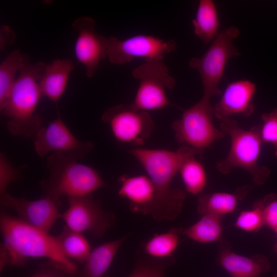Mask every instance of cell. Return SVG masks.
<instances>
[{"instance_id":"cell-15","label":"cell","mask_w":277,"mask_h":277,"mask_svg":"<svg viewBox=\"0 0 277 277\" xmlns=\"http://www.w3.org/2000/svg\"><path fill=\"white\" fill-rule=\"evenodd\" d=\"M256 90L255 84L248 80L229 84L220 100L213 106L214 116L222 122L233 115H251L255 110L252 100Z\"/></svg>"},{"instance_id":"cell-19","label":"cell","mask_w":277,"mask_h":277,"mask_svg":"<svg viewBox=\"0 0 277 277\" xmlns=\"http://www.w3.org/2000/svg\"><path fill=\"white\" fill-rule=\"evenodd\" d=\"M125 237L109 241L95 247L80 269L68 274L67 277H110L104 276Z\"/></svg>"},{"instance_id":"cell-25","label":"cell","mask_w":277,"mask_h":277,"mask_svg":"<svg viewBox=\"0 0 277 277\" xmlns=\"http://www.w3.org/2000/svg\"><path fill=\"white\" fill-rule=\"evenodd\" d=\"M179 173L187 192L197 195L205 189L207 181L206 171L195 155L188 157L184 162Z\"/></svg>"},{"instance_id":"cell-30","label":"cell","mask_w":277,"mask_h":277,"mask_svg":"<svg viewBox=\"0 0 277 277\" xmlns=\"http://www.w3.org/2000/svg\"><path fill=\"white\" fill-rule=\"evenodd\" d=\"M257 202L262 211L264 225L275 232L277 230V194L270 193Z\"/></svg>"},{"instance_id":"cell-34","label":"cell","mask_w":277,"mask_h":277,"mask_svg":"<svg viewBox=\"0 0 277 277\" xmlns=\"http://www.w3.org/2000/svg\"><path fill=\"white\" fill-rule=\"evenodd\" d=\"M275 232L276 236H277V230L275 231ZM274 252L275 253V254H276V255L277 256V242H276V243L274 245Z\"/></svg>"},{"instance_id":"cell-17","label":"cell","mask_w":277,"mask_h":277,"mask_svg":"<svg viewBox=\"0 0 277 277\" xmlns=\"http://www.w3.org/2000/svg\"><path fill=\"white\" fill-rule=\"evenodd\" d=\"M217 262L232 277H259L270 268V262L264 255H240L233 252L229 243L223 240L218 245Z\"/></svg>"},{"instance_id":"cell-20","label":"cell","mask_w":277,"mask_h":277,"mask_svg":"<svg viewBox=\"0 0 277 277\" xmlns=\"http://www.w3.org/2000/svg\"><path fill=\"white\" fill-rule=\"evenodd\" d=\"M251 187L246 185L238 188L234 193L215 192L203 193L198 198L197 211L201 214H214L222 216L233 211L239 202L243 200Z\"/></svg>"},{"instance_id":"cell-28","label":"cell","mask_w":277,"mask_h":277,"mask_svg":"<svg viewBox=\"0 0 277 277\" xmlns=\"http://www.w3.org/2000/svg\"><path fill=\"white\" fill-rule=\"evenodd\" d=\"M167 259L142 260L129 277H164L165 270L171 262Z\"/></svg>"},{"instance_id":"cell-35","label":"cell","mask_w":277,"mask_h":277,"mask_svg":"<svg viewBox=\"0 0 277 277\" xmlns=\"http://www.w3.org/2000/svg\"><path fill=\"white\" fill-rule=\"evenodd\" d=\"M275 155L277 157V150H275Z\"/></svg>"},{"instance_id":"cell-1","label":"cell","mask_w":277,"mask_h":277,"mask_svg":"<svg viewBox=\"0 0 277 277\" xmlns=\"http://www.w3.org/2000/svg\"><path fill=\"white\" fill-rule=\"evenodd\" d=\"M130 153L155 186L157 200L152 217L158 222L174 220L182 210L186 194L179 188H172L171 181L184 162L199 154L184 145L175 151L137 147L131 149Z\"/></svg>"},{"instance_id":"cell-36","label":"cell","mask_w":277,"mask_h":277,"mask_svg":"<svg viewBox=\"0 0 277 277\" xmlns=\"http://www.w3.org/2000/svg\"><path fill=\"white\" fill-rule=\"evenodd\" d=\"M273 277H277V274L274 275Z\"/></svg>"},{"instance_id":"cell-23","label":"cell","mask_w":277,"mask_h":277,"mask_svg":"<svg viewBox=\"0 0 277 277\" xmlns=\"http://www.w3.org/2000/svg\"><path fill=\"white\" fill-rule=\"evenodd\" d=\"M30 61L29 56L16 50L8 55L0 64V110H3L16 80V74L21 72Z\"/></svg>"},{"instance_id":"cell-32","label":"cell","mask_w":277,"mask_h":277,"mask_svg":"<svg viewBox=\"0 0 277 277\" xmlns=\"http://www.w3.org/2000/svg\"><path fill=\"white\" fill-rule=\"evenodd\" d=\"M68 274L58 265L48 260L42 264L30 277H67Z\"/></svg>"},{"instance_id":"cell-6","label":"cell","mask_w":277,"mask_h":277,"mask_svg":"<svg viewBox=\"0 0 277 277\" xmlns=\"http://www.w3.org/2000/svg\"><path fill=\"white\" fill-rule=\"evenodd\" d=\"M239 34L240 30L235 26L223 29L202 56L193 57L190 60V67L200 74L204 90L202 97L210 100L214 96L221 94L219 85L227 63L229 59L240 54L233 43Z\"/></svg>"},{"instance_id":"cell-31","label":"cell","mask_w":277,"mask_h":277,"mask_svg":"<svg viewBox=\"0 0 277 277\" xmlns=\"http://www.w3.org/2000/svg\"><path fill=\"white\" fill-rule=\"evenodd\" d=\"M21 175L9 161L6 155L0 154V194L7 193V188L12 183L18 180Z\"/></svg>"},{"instance_id":"cell-11","label":"cell","mask_w":277,"mask_h":277,"mask_svg":"<svg viewBox=\"0 0 277 277\" xmlns=\"http://www.w3.org/2000/svg\"><path fill=\"white\" fill-rule=\"evenodd\" d=\"M68 200L69 207L62 218L70 229L101 238L113 225V214L104 210L101 202L91 194L68 197Z\"/></svg>"},{"instance_id":"cell-24","label":"cell","mask_w":277,"mask_h":277,"mask_svg":"<svg viewBox=\"0 0 277 277\" xmlns=\"http://www.w3.org/2000/svg\"><path fill=\"white\" fill-rule=\"evenodd\" d=\"M54 238L60 251L71 260L83 264L91 251L89 242L81 233L70 229L67 225Z\"/></svg>"},{"instance_id":"cell-8","label":"cell","mask_w":277,"mask_h":277,"mask_svg":"<svg viewBox=\"0 0 277 277\" xmlns=\"http://www.w3.org/2000/svg\"><path fill=\"white\" fill-rule=\"evenodd\" d=\"M131 74L139 82L130 104L134 108L148 112L171 105L166 90L174 87L175 80L163 61H144L132 70Z\"/></svg>"},{"instance_id":"cell-18","label":"cell","mask_w":277,"mask_h":277,"mask_svg":"<svg viewBox=\"0 0 277 277\" xmlns=\"http://www.w3.org/2000/svg\"><path fill=\"white\" fill-rule=\"evenodd\" d=\"M74 67L73 62L69 58L56 59L46 65L39 81L42 96L48 98L57 106L66 89L69 74Z\"/></svg>"},{"instance_id":"cell-9","label":"cell","mask_w":277,"mask_h":277,"mask_svg":"<svg viewBox=\"0 0 277 277\" xmlns=\"http://www.w3.org/2000/svg\"><path fill=\"white\" fill-rule=\"evenodd\" d=\"M176 47L174 39L165 41L151 35L136 34L123 39L112 36L107 37V58L111 63L117 65L126 64L136 58L162 61Z\"/></svg>"},{"instance_id":"cell-7","label":"cell","mask_w":277,"mask_h":277,"mask_svg":"<svg viewBox=\"0 0 277 277\" xmlns=\"http://www.w3.org/2000/svg\"><path fill=\"white\" fill-rule=\"evenodd\" d=\"M213 116L214 109L210 100L202 97L185 110L180 119L171 123L176 141L201 155L205 149L226 135L215 127Z\"/></svg>"},{"instance_id":"cell-22","label":"cell","mask_w":277,"mask_h":277,"mask_svg":"<svg viewBox=\"0 0 277 277\" xmlns=\"http://www.w3.org/2000/svg\"><path fill=\"white\" fill-rule=\"evenodd\" d=\"M222 216L205 214L195 223L184 229H175L179 234L201 243L220 241L222 239L223 227Z\"/></svg>"},{"instance_id":"cell-5","label":"cell","mask_w":277,"mask_h":277,"mask_svg":"<svg viewBox=\"0 0 277 277\" xmlns=\"http://www.w3.org/2000/svg\"><path fill=\"white\" fill-rule=\"evenodd\" d=\"M220 127L230 136L231 145L227 155L216 163L217 169L226 174L235 168H242L251 175L254 184H264L270 170L259 163L263 144L260 126L245 129L236 121L229 118L221 122Z\"/></svg>"},{"instance_id":"cell-21","label":"cell","mask_w":277,"mask_h":277,"mask_svg":"<svg viewBox=\"0 0 277 277\" xmlns=\"http://www.w3.org/2000/svg\"><path fill=\"white\" fill-rule=\"evenodd\" d=\"M194 33L202 42L211 43L219 34L220 26L217 11L211 0H200L192 20Z\"/></svg>"},{"instance_id":"cell-4","label":"cell","mask_w":277,"mask_h":277,"mask_svg":"<svg viewBox=\"0 0 277 277\" xmlns=\"http://www.w3.org/2000/svg\"><path fill=\"white\" fill-rule=\"evenodd\" d=\"M82 159L73 154L54 152L46 162L49 177L40 183L44 196L57 204L62 196L91 194L105 184L92 167L77 162Z\"/></svg>"},{"instance_id":"cell-27","label":"cell","mask_w":277,"mask_h":277,"mask_svg":"<svg viewBox=\"0 0 277 277\" xmlns=\"http://www.w3.org/2000/svg\"><path fill=\"white\" fill-rule=\"evenodd\" d=\"M234 225L243 231L249 232H257L265 226L262 211L257 201L254 203L251 209L240 212Z\"/></svg>"},{"instance_id":"cell-2","label":"cell","mask_w":277,"mask_h":277,"mask_svg":"<svg viewBox=\"0 0 277 277\" xmlns=\"http://www.w3.org/2000/svg\"><path fill=\"white\" fill-rule=\"evenodd\" d=\"M3 243L1 246V270L6 265H23L28 258H46L67 273L78 267L60 251L54 236L34 228L18 217L2 212L0 217Z\"/></svg>"},{"instance_id":"cell-33","label":"cell","mask_w":277,"mask_h":277,"mask_svg":"<svg viewBox=\"0 0 277 277\" xmlns=\"http://www.w3.org/2000/svg\"><path fill=\"white\" fill-rule=\"evenodd\" d=\"M0 35L1 50H3L6 46L12 44L16 38L14 32L8 26H3L1 27Z\"/></svg>"},{"instance_id":"cell-13","label":"cell","mask_w":277,"mask_h":277,"mask_svg":"<svg viewBox=\"0 0 277 277\" xmlns=\"http://www.w3.org/2000/svg\"><path fill=\"white\" fill-rule=\"evenodd\" d=\"M94 20L87 16L75 19L72 28L77 32L74 53L78 62L86 68V75L92 77L107 56V37L97 33Z\"/></svg>"},{"instance_id":"cell-29","label":"cell","mask_w":277,"mask_h":277,"mask_svg":"<svg viewBox=\"0 0 277 277\" xmlns=\"http://www.w3.org/2000/svg\"><path fill=\"white\" fill-rule=\"evenodd\" d=\"M260 135L263 143H269L277 150V108L261 115Z\"/></svg>"},{"instance_id":"cell-26","label":"cell","mask_w":277,"mask_h":277,"mask_svg":"<svg viewBox=\"0 0 277 277\" xmlns=\"http://www.w3.org/2000/svg\"><path fill=\"white\" fill-rule=\"evenodd\" d=\"M179 233L174 229L155 234L145 245L146 253L157 259L170 258L179 245Z\"/></svg>"},{"instance_id":"cell-10","label":"cell","mask_w":277,"mask_h":277,"mask_svg":"<svg viewBox=\"0 0 277 277\" xmlns=\"http://www.w3.org/2000/svg\"><path fill=\"white\" fill-rule=\"evenodd\" d=\"M101 120L109 125L118 142L134 146L144 144L155 127L148 112L137 110L131 104H119L107 109Z\"/></svg>"},{"instance_id":"cell-3","label":"cell","mask_w":277,"mask_h":277,"mask_svg":"<svg viewBox=\"0 0 277 277\" xmlns=\"http://www.w3.org/2000/svg\"><path fill=\"white\" fill-rule=\"evenodd\" d=\"M46 65L28 62L20 72L1 111L7 118L6 128L11 135L29 138L42 126V118L36 112L43 97L39 87Z\"/></svg>"},{"instance_id":"cell-14","label":"cell","mask_w":277,"mask_h":277,"mask_svg":"<svg viewBox=\"0 0 277 277\" xmlns=\"http://www.w3.org/2000/svg\"><path fill=\"white\" fill-rule=\"evenodd\" d=\"M3 207L11 209L21 220L38 230L48 233L55 222L62 217L57 208V203L46 196L29 200L16 197L7 192L1 195Z\"/></svg>"},{"instance_id":"cell-12","label":"cell","mask_w":277,"mask_h":277,"mask_svg":"<svg viewBox=\"0 0 277 277\" xmlns=\"http://www.w3.org/2000/svg\"><path fill=\"white\" fill-rule=\"evenodd\" d=\"M33 137L34 150L41 157L54 151L83 158L94 147L92 142L75 137L60 116L48 125L41 126Z\"/></svg>"},{"instance_id":"cell-16","label":"cell","mask_w":277,"mask_h":277,"mask_svg":"<svg viewBox=\"0 0 277 277\" xmlns=\"http://www.w3.org/2000/svg\"><path fill=\"white\" fill-rule=\"evenodd\" d=\"M118 194L126 199L130 209L144 214L154 213L157 204V192L151 179L144 175H123L119 179Z\"/></svg>"}]
</instances>
